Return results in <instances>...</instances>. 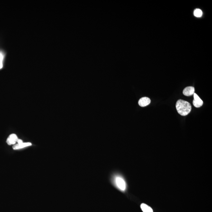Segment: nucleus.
<instances>
[{"label": "nucleus", "instance_id": "1", "mask_svg": "<svg viewBox=\"0 0 212 212\" xmlns=\"http://www.w3.org/2000/svg\"><path fill=\"white\" fill-rule=\"evenodd\" d=\"M176 107L178 113L182 116L188 115L191 111L192 109L190 103L182 99H179L177 101Z\"/></svg>", "mask_w": 212, "mask_h": 212}, {"label": "nucleus", "instance_id": "5", "mask_svg": "<svg viewBox=\"0 0 212 212\" xmlns=\"http://www.w3.org/2000/svg\"><path fill=\"white\" fill-rule=\"evenodd\" d=\"M151 101L150 98L147 97H143L140 99L139 101L138 104L141 107H145L149 105L151 103Z\"/></svg>", "mask_w": 212, "mask_h": 212}, {"label": "nucleus", "instance_id": "6", "mask_svg": "<svg viewBox=\"0 0 212 212\" xmlns=\"http://www.w3.org/2000/svg\"><path fill=\"white\" fill-rule=\"evenodd\" d=\"M195 88L193 86H188L186 87L183 90V94L187 96H191L195 93Z\"/></svg>", "mask_w": 212, "mask_h": 212}, {"label": "nucleus", "instance_id": "4", "mask_svg": "<svg viewBox=\"0 0 212 212\" xmlns=\"http://www.w3.org/2000/svg\"><path fill=\"white\" fill-rule=\"evenodd\" d=\"M194 99L193 101V104L194 106L196 108H199L202 106L203 104V102L202 100L200 98L199 96L196 94H194Z\"/></svg>", "mask_w": 212, "mask_h": 212}, {"label": "nucleus", "instance_id": "2", "mask_svg": "<svg viewBox=\"0 0 212 212\" xmlns=\"http://www.w3.org/2000/svg\"><path fill=\"white\" fill-rule=\"evenodd\" d=\"M115 182L117 188L122 191H124L126 188V184L125 181L121 177H117L115 178Z\"/></svg>", "mask_w": 212, "mask_h": 212}, {"label": "nucleus", "instance_id": "10", "mask_svg": "<svg viewBox=\"0 0 212 212\" xmlns=\"http://www.w3.org/2000/svg\"><path fill=\"white\" fill-rule=\"evenodd\" d=\"M3 55L2 53H0V69L3 67Z\"/></svg>", "mask_w": 212, "mask_h": 212}, {"label": "nucleus", "instance_id": "8", "mask_svg": "<svg viewBox=\"0 0 212 212\" xmlns=\"http://www.w3.org/2000/svg\"><path fill=\"white\" fill-rule=\"evenodd\" d=\"M141 208L143 212H153L152 208L145 204H141Z\"/></svg>", "mask_w": 212, "mask_h": 212}, {"label": "nucleus", "instance_id": "7", "mask_svg": "<svg viewBox=\"0 0 212 212\" xmlns=\"http://www.w3.org/2000/svg\"><path fill=\"white\" fill-rule=\"evenodd\" d=\"M31 145V143L30 142L27 143H17L13 145V149L14 150H18V149H22V148L30 146Z\"/></svg>", "mask_w": 212, "mask_h": 212}, {"label": "nucleus", "instance_id": "3", "mask_svg": "<svg viewBox=\"0 0 212 212\" xmlns=\"http://www.w3.org/2000/svg\"><path fill=\"white\" fill-rule=\"evenodd\" d=\"M18 139L17 136L14 133H12L10 134L7 139L6 143L8 145H14L17 142Z\"/></svg>", "mask_w": 212, "mask_h": 212}, {"label": "nucleus", "instance_id": "9", "mask_svg": "<svg viewBox=\"0 0 212 212\" xmlns=\"http://www.w3.org/2000/svg\"><path fill=\"white\" fill-rule=\"evenodd\" d=\"M194 15L197 17H200L202 15V12L199 9H196L194 11Z\"/></svg>", "mask_w": 212, "mask_h": 212}]
</instances>
